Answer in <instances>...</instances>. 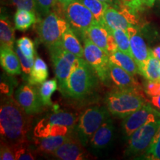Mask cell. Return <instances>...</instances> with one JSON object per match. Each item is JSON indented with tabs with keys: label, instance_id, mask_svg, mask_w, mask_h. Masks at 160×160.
<instances>
[{
	"label": "cell",
	"instance_id": "43",
	"mask_svg": "<svg viewBox=\"0 0 160 160\" xmlns=\"http://www.w3.org/2000/svg\"><path fill=\"white\" fill-rule=\"evenodd\" d=\"M159 2H160V0H159Z\"/></svg>",
	"mask_w": 160,
	"mask_h": 160
},
{
	"label": "cell",
	"instance_id": "13",
	"mask_svg": "<svg viewBox=\"0 0 160 160\" xmlns=\"http://www.w3.org/2000/svg\"><path fill=\"white\" fill-rule=\"evenodd\" d=\"M51 156L61 160H85L93 159L85 145L78 138L76 132L71 138L56 150Z\"/></svg>",
	"mask_w": 160,
	"mask_h": 160
},
{
	"label": "cell",
	"instance_id": "11",
	"mask_svg": "<svg viewBox=\"0 0 160 160\" xmlns=\"http://www.w3.org/2000/svg\"><path fill=\"white\" fill-rule=\"evenodd\" d=\"M37 85L24 83L18 88L15 93V99L29 115H35L43 111L45 106L39 93Z\"/></svg>",
	"mask_w": 160,
	"mask_h": 160
},
{
	"label": "cell",
	"instance_id": "6",
	"mask_svg": "<svg viewBox=\"0 0 160 160\" xmlns=\"http://www.w3.org/2000/svg\"><path fill=\"white\" fill-rule=\"evenodd\" d=\"M48 51L52 63L54 67L59 89L65 96L68 80L80 58L71 52L66 51L62 45L53 48Z\"/></svg>",
	"mask_w": 160,
	"mask_h": 160
},
{
	"label": "cell",
	"instance_id": "4",
	"mask_svg": "<svg viewBox=\"0 0 160 160\" xmlns=\"http://www.w3.org/2000/svg\"><path fill=\"white\" fill-rule=\"evenodd\" d=\"M146 102L145 97L120 89L110 92L105 97L106 107L110 113L119 119H125L141 108L147 104Z\"/></svg>",
	"mask_w": 160,
	"mask_h": 160
},
{
	"label": "cell",
	"instance_id": "29",
	"mask_svg": "<svg viewBox=\"0 0 160 160\" xmlns=\"http://www.w3.org/2000/svg\"><path fill=\"white\" fill-rule=\"evenodd\" d=\"M59 85L57 79L46 80L39 87V93L41 99L45 106L52 105L51 97L57 91Z\"/></svg>",
	"mask_w": 160,
	"mask_h": 160
},
{
	"label": "cell",
	"instance_id": "31",
	"mask_svg": "<svg viewBox=\"0 0 160 160\" xmlns=\"http://www.w3.org/2000/svg\"><path fill=\"white\" fill-rule=\"evenodd\" d=\"M17 46L23 55L28 59H35L36 50L33 42L28 37H22L17 40Z\"/></svg>",
	"mask_w": 160,
	"mask_h": 160
},
{
	"label": "cell",
	"instance_id": "33",
	"mask_svg": "<svg viewBox=\"0 0 160 160\" xmlns=\"http://www.w3.org/2000/svg\"><path fill=\"white\" fill-rule=\"evenodd\" d=\"M35 2L38 14L43 17L54 9L58 2L57 0H35Z\"/></svg>",
	"mask_w": 160,
	"mask_h": 160
},
{
	"label": "cell",
	"instance_id": "8",
	"mask_svg": "<svg viewBox=\"0 0 160 160\" xmlns=\"http://www.w3.org/2000/svg\"><path fill=\"white\" fill-rule=\"evenodd\" d=\"M82 40L84 59L91 65L100 81L108 85L111 81L110 77L109 56L87 37Z\"/></svg>",
	"mask_w": 160,
	"mask_h": 160
},
{
	"label": "cell",
	"instance_id": "12",
	"mask_svg": "<svg viewBox=\"0 0 160 160\" xmlns=\"http://www.w3.org/2000/svg\"><path fill=\"white\" fill-rule=\"evenodd\" d=\"M122 128L125 136L129 137L134 132L145 124L160 120V112L145 104L141 108L138 109L123 119Z\"/></svg>",
	"mask_w": 160,
	"mask_h": 160
},
{
	"label": "cell",
	"instance_id": "21",
	"mask_svg": "<svg viewBox=\"0 0 160 160\" xmlns=\"http://www.w3.org/2000/svg\"><path fill=\"white\" fill-rule=\"evenodd\" d=\"M109 59L112 63L122 68L132 75L140 74V70L135 59L131 56L126 54L119 50L110 54Z\"/></svg>",
	"mask_w": 160,
	"mask_h": 160
},
{
	"label": "cell",
	"instance_id": "18",
	"mask_svg": "<svg viewBox=\"0 0 160 160\" xmlns=\"http://www.w3.org/2000/svg\"><path fill=\"white\" fill-rule=\"evenodd\" d=\"M0 63L4 71L10 75H20L22 72L19 57L11 48L1 47Z\"/></svg>",
	"mask_w": 160,
	"mask_h": 160
},
{
	"label": "cell",
	"instance_id": "32",
	"mask_svg": "<svg viewBox=\"0 0 160 160\" xmlns=\"http://www.w3.org/2000/svg\"><path fill=\"white\" fill-rule=\"evenodd\" d=\"M143 159L160 160V125L156 133L151 145L145 154L142 156Z\"/></svg>",
	"mask_w": 160,
	"mask_h": 160
},
{
	"label": "cell",
	"instance_id": "17",
	"mask_svg": "<svg viewBox=\"0 0 160 160\" xmlns=\"http://www.w3.org/2000/svg\"><path fill=\"white\" fill-rule=\"evenodd\" d=\"M114 127L111 118H108L98 128L92 136L89 143L93 148L100 150L105 148L111 143L113 139Z\"/></svg>",
	"mask_w": 160,
	"mask_h": 160
},
{
	"label": "cell",
	"instance_id": "9",
	"mask_svg": "<svg viewBox=\"0 0 160 160\" xmlns=\"http://www.w3.org/2000/svg\"><path fill=\"white\" fill-rule=\"evenodd\" d=\"M160 125V120L147 123L129 137L125 155L127 157L142 156L149 149Z\"/></svg>",
	"mask_w": 160,
	"mask_h": 160
},
{
	"label": "cell",
	"instance_id": "23",
	"mask_svg": "<svg viewBox=\"0 0 160 160\" xmlns=\"http://www.w3.org/2000/svg\"><path fill=\"white\" fill-rule=\"evenodd\" d=\"M62 46L66 51L79 58H84V46L79 39V36L70 26L62 36Z\"/></svg>",
	"mask_w": 160,
	"mask_h": 160
},
{
	"label": "cell",
	"instance_id": "41",
	"mask_svg": "<svg viewBox=\"0 0 160 160\" xmlns=\"http://www.w3.org/2000/svg\"><path fill=\"white\" fill-rule=\"evenodd\" d=\"M100 1L108 3L110 5L114 6V7H116V6H117V5H119V4L121 3L119 1V0H100Z\"/></svg>",
	"mask_w": 160,
	"mask_h": 160
},
{
	"label": "cell",
	"instance_id": "15",
	"mask_svg": "<svg viewBox=\"0 0 160 160\" xmlns=\"http://www.w3.org/2000/svg\"><path fill=\"white\" fill-rule=\"evenodd\" d=\"M126 31H128L130 37L132 57L135 59L139 70L141 71L146 61L149 58L151 49L148 48L145 39L135 26L128 28Z\"/></svg>",
	"mask_w": 160,
	"mask_h": 160
},
{
	"label": "cell",
	"instance_id": "5",
	"mask_svg": "<svg viewBox=\"0 0 160 160\" xmlns=\"http://www.w3.org/2000/svg\"><path fill=\"white\" fill-rule=\"evenodd\" d=\"M110 112L107 107L92 106L85 110L79 117L75 132L84 145L89 143L92 136L110 118Z\"/></svg>",
	"mask_w": 160,
	"mask_h": 160
},
{
	"label": "cell",
	"instance_id": "28",
	"mask_svg": "<svg viewBox=\"0 0 160 160\" xmlns=\"http://www.w3.org/2000/svg\"><path fill=\"white\" fill-rule=\"evenodd\" d=\"M88 8L98 23L105 25V13L110 5L100 0H80Z\"/></svg>",
	"mask_w": 160,
	"mask_h": 160
},
{
	"label": "cell",
	"instance_id": "26",
	"mask_svg": "<svg viewBox=\"0 0 160 160\" xmlns=\"http://www.w3.org/2000/svg\"><path fill=\"white\" fill-rule=\"evenodd\" d=\"M37 22V14L25 9L17 8L14 15V25L16 29L21 31L28 30Z\"/></svg>",
	"mask_w": 160,
	"mask_h": 160
},
{
	"label": "cell",
	"instance_id": "19",
	"mask_svg": "<svg viewBox=\"0 0 160 160\" xmlns=\"http://www.w3.org/2000/svg\"><path fill=\"white\" fill-rule=\"evenodd\" d=\"M111 33V31L107 26L96 22L88 30L85 37L91 39L96 45L108 54V42Z\"/></svg>",
	"mask_w": 160,
	"mask_h": 160
},
{
	"label": "cell",
	"instance_id": "27",
	"mask_svg": "<svg viewBox=\"0 0 160 160\" xmlns=\"http://www.w3.org/2000/svg\"><path fill=\"white\" fill-rule=\"evenodd\" d=\"M15 159L17 160H33L37 158V150L33 149L28 140L21 142L11 145Z\"/></svg>",
	"mask_w": 160,
	"mask_h": 160
},
{
	"label": "cell",
	"instance_id": "38",
	"mask_svg": "<svg viewBox=\"0 0 160 160\" xmlns=\"http://www.w3.org/2000/svg\"><path fill=\"white\" fill-rule=\"evenodd\" d=\"M150 102H151L152 105L157 108V109L160 110V94L155 96V97H151Z\"/></svg>",
	"mask_w": 160,
	"mask_h": 160
},
{
	"label": "cell",
	"instance_id": "40",
	"mask_svg": "<svg viewBox=\"0 0 160 160\" xmlns=\"http://www.w3.org/2000/svg\"><path fill=\"white\" fill-rule=\"evenodd\" d=\"M151 52L153 55L160 61V46H158V47H156L155 48L152 49Z\"/></svg>",
	"mask_w": 160,
	"mask_h": 160
},
{
	"label": "cell",
	"instance_id": "20",
	"mask_svg": "<svg viewBox=\"0 0 160 160\" xmlns=\"http://www.w3.org/2000/svg\"><path fill=\"white\" fill-rule=\"evenodd\" d=\"M73 134L68 136H59L46 138H34L33 144L39 153L51 154L58 148L67 142Z\"/></svg>",
	"mask_w": 160,
	"mask_h": 160
},
{
	"label": "cell",
	"instance_id": "35",
	"mask_svg": "<svg viewBox=\"0 0 160 160\" xmlns=\"http://www.w3.org/2000/svg\"><path fill=\"white\" fill-rule=\"evenodd\" d=\"M0 159L1 160H14L15 155L12 146L8 143L1 140L0 147Z\"/></svg>",
	"mask_w": 160,
	"mask_h": 160
},
{
	"label": "cell",
	"instance_id": "37",
	"mask_svg": "<svg viewBox=\"0 0 160 160\" xmlns=\"http://www.w3.org/2000/svg\"><path fill=\"white\" fill-rule=\"evenodd\" d=\"M145 93L151 97L160 94V82L148 81L145 85Z\"/></svg>",
	"mask_w": 160,
	"mask_h": 160
},
{
	"label": "cell",
	"instance_id": "30",
	"mask_svg": "<svg viewBox=\"0 0 160 160\" xmlns=\"http://www.w3.org/2000/svg\"><path fill=\"white\" fill-rule=\"evenodd\" d=\"M113 33V37L117 42L118 49L122 51L126 54L132 57V53L131 50V42H130V37L128 33L126 30L116 29L111 31Z\"/></svg>",
	"mask_w": 160,
	"mask_h": 160
},
{
	"label": "cell",
	"instance_id": "14",
	"mask_svg": "<svg viewBox=\"0 0 160 160\" xmlns=\"http://www.w3.org/2000/svg\"><path fill=\"white\" fill-rule=\"evenodd\" d=\"M110 77L111 82L120 90L131 91L144 97L142 86L133 77V75L127 72L110 61Z\"/></svg>",
	"mask_w": 160,
	"mask_h": 160
},
{
	"label": "cell",
	"instance_id": "16",
	"mask_svg": "<svg viewBox=\"0 0 160 160\" xmlns=\"http://www.w3.org/2000/svg\"><path fill=\"white\" fill-rule=\"evenodd\" d=\"M73 133H75V131L66 126L52 122L47 119V117L39 120L33 131V136L37 138L68 136L73 134Z\"/></svg>",
	"mask_w": 160,
	"mask_h": 160
},
{
	"label": "cell",
	"instance_id": "42",
	"mask_svg": "<svg viewBox=\"0 0 160 160\" xmlns=\"http://www.w3.org/2000/svg\"><path fill=\"white\" fill-rule=\"evenodd\" d=\"M73 1H76V0H57L58 3H59L62 7H64V6H65L66 5H68V4L71 3Z\"/></svg>",
	"mask_w": 160,
	"mask_h": 160
},
{
	"label": "cell",
	"instance_id": "25",
	"mask_svg": "<svg viewBox=\"0 0 160 160\" xmlns=\"http://www.w3.org/2000/svg\"><path fill=\"white\" fill-rule=\"evenodd\" d=\"M140 74L148 81L160 82V61L153 55L151 50L149 58L140 71Z\"/></svg>",
	"mask_w": 160,
	"mask_h": 160
},
{
	"label": "cell",
	"instance_id": "22",
	"mask_svg": "<svg viewBox=\"0 0 160 160\" xmlns=\"http://www.w3.org/2000/svg\"><path fill=\"white\" fill-rule=\"evenodd\" d=\"M15 36L13 27L8 17L1 11L0 17V44L1 47H8L14 49Z\"/></svg>",
	"mask_w": 160,
	"mask_h": 160
},
{
	"label": "cell",
	"instance_id": "1",
	"mask_svg": "<svg viewBox=\"0 0 160 160\" xmlns=\"http://www.w3.org/2000/svg\"><path fill=\"white\" fill-rule=\"evenodd\" d=\"M32 115L28 114L11 94L2 99L0 107L1 140L11 145L27 141L32 128Z\"/></svg>",
	"mask_w": 160,
	"mask_h": 160
},
{
	"label": "cell",
	"instance_id": "34",
	"mask_svg": "<svg viewBox=\"0 0 160 160\" xmlns=\"http://www.w3.org/2000/svg\"><path fill=\"white\" fill-rule=\"evenodd\" d=\"M15 51L19 59L22 72L25 75H29L31 71L32 68H33V64H34L35 59H28V58L25 57L17 46L16 47Z\"/></svg>",
	"mask_w": 160,
	"mask_h": 160
},
{
	"label": "cell",
	"instance_id": "36",
	"mask_svg": "<svg viewBox=\"0 0 160 160\" xmlns=\"http://www.w3.org/2000/svg\"><path fill=\"white\" fill-rule=\"evenodd\" d=\"M11 2L17 8L28 10L37 14V8L35 0H11Z\"/></svg>",
	"mask_w": 160,
	"mask_h": 160
},
{
	"label": "cell",
	"instance_id": "3",
	"mask_svg": "<svg viewBox=\"0 0 160 160\" xmlns=\"http://www.w3.org/2000/svg\"><path fill=\"white\" fill-rule=\"evenodd\" d=\"M69 27L65 17L54 8L39 20L37 29L40 41L49 50L62 45V36Z\"/></svg>",
	"mask_w": 160,
	"mask_h": 160
},
{
	"label": "cell",
	"instance_id": "10",
	"mask_svg": "<svg viewBox=\"0 0 160 160\" xmlns=\"http://www.w3.org/2000/svg\"><path fill=\"white\" fill-rule=\"evenodd\" d=\"M105 24L110 31L116 29L127 30L132 26H136L137 19L133 11L127 5L120 3L119 5H109L105 13Z\"/></svg>",
	"mask_w": 160,
	"mask_h": 160
},
{
	"label": "cell",
	"instance_id": "39",
	"mask_svg": "<svg viewBox=\"0 0 160 160\" xmlns=\"http://www.w3.org/2000/svg\"><path fill=\"white\" fill-rule=\"evenodd\" d=\"M156 0H140L142 5L146 6L148 8H152L154 5Z\"/></svg>",
	"mask_w": 160,
	"mask_h": 160
},
{
	"label": "cell",
	"instance_id": "7",
	"mask_svg": "<svg viewBox=\"0 0 160 160\" xmlns=\"http://www.w3.org/2000/svg\"><path fill=\"white\" fill-rule=\"evenodd\" d=\"M64 17L78 36L83 39L96 19L93 13L80 0H76L62 7Z\"/></svg>",
	"mask_w": 160,
	"mask_h": 160
},
{
	"label": "cell",
	"instance_id": "2",
	"mask_svg": "<svg viewBox=\"0 0 160 160\" xmlns=\"http://www.w3.org/2000/svg\"><path fill=\"white\" fill-rule=\"evenodd\" d=\"M98 79L91 65L84 58H80L68 80L65 97L78 100L84 99L95 89Z\"/></svg>",
	"mask_w": 160,
	"mask_h": 160
},
{
	"label": "cell",
	"instance_id": "24",
	"mask_svg": "<svg viewBox=\"0 0 160 160\" xmlns=\"http://www.w3.org/2000/svg\"><path fill=\"white\" fill-rule=\"evenodd\" d=\"M48 77V68L45 62L39 57L35 59L34 64L28 77V82L33 85H42Z\"/></svg>",
	"mask_w": 160,
	"mask_h": 160
}]
</instances>
